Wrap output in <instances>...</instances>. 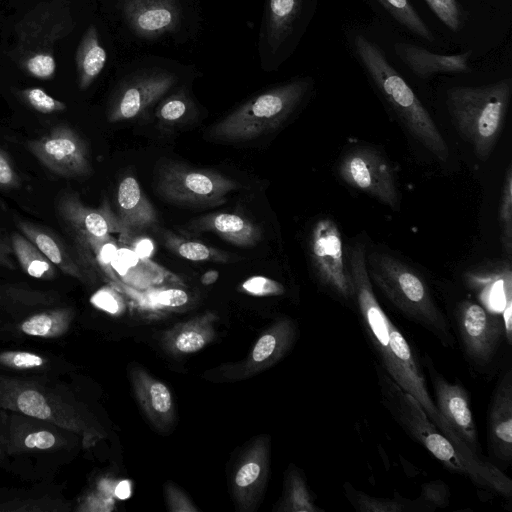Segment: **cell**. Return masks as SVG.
Here are the masks:
<instances>
[{
    "label": "cell",
    "mask_w": 512,
    "mask_h": 512,
    "mask_svg": "<svg viewBox=\"0 0 512 512\" xmlns=\"http://www.w3.org/2000/svg\"><path fill=\"white\" fill-rule=\"evenodd\" d=\"M366 265L372 284L403 316L431 333L444 347H454L451 325L414 268L382 252L369 254Z\"/></svg>",
    "instance_id": "277c9868"
},
{
    "label": "cell",
    "mask_w": 512,
    "mask_h": 512,
    "mask_svg": "<svg viewBox=\"0 0 512 512\" xmlns=\"http://www.w3.org/2000/svg\"><path fill=\"white\" fill-rule=\"evenodd\" d=\"M218 277L219 272L217 270H209L201 276V283L203 285L214 284L217 281Z\"/></svg>",
    "instance_id": "816d5d0a"
},
{
    "label": "cell",
    "mask_w": 512,
    "mask_h": 512,
    "mask_svg": "<svg viewBox=\"0 0 512 512\" xmlns=\"http://www.w3.org/2000/svg\"><path fill=\"white\" fill-rule=\"evenodd\" d=\"M12 248L0 239V266L8 269H15V264L11 258Z\"/></svg>",
    "instance_id": "681fc988"
},
{
    "label": "cell",
    "mask_w": 512,
    "mask_h": 512,
    "mask_svg": "<svg viewBox=\"0 0 512 512\" xmlns=\"http://www.w3.org/2000/svg\"><path fill=\"white\" fill-rule=\"evenodd\" d=\"M465 282L489 311L499 314L505 324L507 342L512 343V272L505 261L488 262L465 274Z\"/></svg>",
    "instance_id": "2e32d148"
},
{
    "label": "cell",
    "mask_w": 512,
    "mask_h": 512,
    "mask_svg": "<svg viewBox=\"0 0 512 512\" xmlns=\"http://www.w3.org/2000/svg\"><path fill=\"white\" fill-rule=\"evenodd\" d=\"M112 269L125 283L146 286L159 282L165 270L149 259L139 257L131 247H118Z\"/></svg>",
    "instance_id": "603a6c76"
},
{
    "label": "cell",
    "mask_w": 512,
    "mask_h": 512,
    "mask_svg": "<svg viewBox=\"0 0 512 512\" xmlns=\"http://www.w3.org/2000/svg\"><path fill=\"white\" fill-rule=\"evenodd\" d=\"M246 292L256 296H271L284 293V287L277 281L264 276H252L242 283Z\"/></svg>",
    "instance_id": "f35d334b"
},
{
    "label": "cell",
    "mask_w": 512,
    "mask_h": 512,
    "mask_svg": "<svg viewBox=\"0 0 512 512\" xmlns=\"http://www.w3.org/2000/svg\"><path fill=\"white\" fill-rule=\"evenodd\" d=\"M423 362L432 382L437 410L466 447L476 456L483 457L468 391L459 381H448L428 354Z\"/></svg>",
    "instance_id": "4fadbf2b"
},
{
    "label": "cell",
    "mask_w": 512,
    "mask_h": 512,
    "mask_svg": "<svg viewBox=\"0 0 512 512\" xmlns=\"http://www.w3.org/2000/svg\"><path fill=\"white\" fill-rule=\"evenodd\" d=\"M511 94V78L482 86H456L447 91L446 103L455 127L482 161L496 144Z\"/></svg>",
    "instance_id": "5b68a950"
},
{
    "label": "cell",
    "mask_w": 512,
    "mask_h": 512,
    "mask_svg": "<svg viewBox=\"0 0 512 512\" xmlns=\"http://www.w3.org/2000/svg\"><path fill=\"white\" fill-rule=\"evenodd\" d=\"M144 400L150 411L155 414L164 415L172 408V397L169 389L158 381H150L147 384Z\"/></svg>",
    "instance_id": "8d00e7d4"
},
{
    "label": "cell",
    "mask_w": 512,
    "mask_h": 512,
    "mask_svg": "<svg viewBox=\"0 0 512 512\" xmlns=\"http://www.w3.org/2000/svg\"><path fill=\"white\" fill-rule=\"evenodd\" d=\"M11 246L22 270L29 276L37 279L55 277L56 266L22 233H13Z\"/></svg>",
    "instance_id": "4316f807"
},
{
    "label": "cell",
    "mask_w": 512,
    "mask_h": 512,
    "mask_svg": "<svg viewBox=\"0 0 512 512\" xmlns=\"http://www.w3.org/2000/svg\"><path fill=\"white\" fill-rule=\"evenodd\" d=\"M499 223L501 226V241L505 253L510 259L512 256V168L508 166L503 182L500 206Z\"/></svg>",
    "instance_id": "4dcf8cb0"
},
{
    "label": "cell",
    "mask_w": 512,
    "mask_h": 512,
    "mask_svg": "<svg viewBox=\"0 0 512 512\" xmlns=\"http://www.w3.org/2000/svg\"><path fill=\"white\" fill-rule=\"evenodd\" d=\"M344 494L351 506L359 512H426L417 500L396 495L393 498L375 497L344 484Z\"/></svg>",
    "instance_id": "484cf974"
},
{
    "label": "cell",
    "mask_w": 512,
    "mask_h": 512,
    "mask_svg": "<svg viewBox=\"0 0 512 512\" xmlns=\"http://www.w3.org/2000/svg\"><path fill=\"white\" fill-rule=\"evenodd\" d=\"M352 42L362 67L401 123L435 158L445 162L449 157L448 146L411 87L376 43L362 34H356Z\"/></svg>",
    "instance_id": "3957f363"
},
{
    "label": "cell",
    "mask_w": 512,
    "mask_h": 512,
    "mask_svg": "<svg viewBox=\"0 0 512 512\" xmlns=\"http://www.w3.org/2000/svg\"><path fill=\"white\" fill-rule=\"evenodd\" d=\"M261 467L257 462H247L241 466L235 476V485L238 488H247L251 486L259 477Z\"/></svg>",
    "instance_id": "f6af8a7d"
},
{
    "label": "cell",
    "mask_w": 512,
    "mask_h": 512,
    "mask_svg": "<svg viewBox=\"0 0 512 512\" xmlns=\"http://www.w3.org/2000/svg\"><path fill=\"white\" fill-rule=\"evenodd\" d=\"M375 372L384 406L414 441L451 472L468 477L482 489L511 498L512 480L503 470L484 457L462 452L435 426L418 401L396 384L378 362Z\"/></svg>",
    "instance_id": "7a4b0ae2"
},
{
    "label": "cell",
    "mask_w": 512,
    "mask_h": 512,
    "mask_svg": "<svg viewBox=\"0 0 512 512\" xmlns=\"http://www.w3.org/2000/svg\"><path fill=\"white\" fill-rule=\"evenodd\" d=\"M30 152L49 170L63 177H83L92 172L84 139L71 127L59 125L28 142Z\"/></svg>",
    "instance_id": "5bb4252c"
},
{
    "label": "cell",
    "mask_w": 512,
    "mask_h": 512,
    "mask_svg": "<svg viewBox=\"0 0 512 512\" xmlns=\"http://www.w3.org/2000/svg\"><path fill=\"white\" fill-rule=\"evenodd\" d=\"M17 95L26 105L43 114L63 112L67 109L64 102L53 98L38 87L21 89Z\"/></svg>",
    "instance_id": "d6a6232c"
},
{
    "label": "cell",
    "mask_w": 512,
    "mask_h": 512,
    "mask_svg": "<svg viewBox=\"0 0 512 512\" xmlns=\"http://www.w3.org/2000/svg\"><path fill=\"white\" fill-rule=\"evenodd\" d=\"M55 443L56 437L50 431L46 430L30 433L24 438V445L31 449L37 448L45 450L53 447Z\"/></svg>",
    "instance_id": "bcb514c9"
},
{
    "label": "cell",
    "mask_w": 512,
    "mask_h": 512,
    "mask_svg": "<svg viewBox=\"0 0 512 512\" xmlns=\"http://www.w3.org/2000/svg\"><path fill=\"white\" fill-rule=\"evenodd\" d=\"M121 9L131 30L147 39L175 31L181 18L177 0H121Z\"/></svg>",
    "instance_id": "ac0fdd59"
},
{
    "label": "cell",
    "mask_w": 512,
    "mask_h": 512,
    "mask_svg": "<svg viewBox=\"0 0 512 512\" xmlns=\"http://www.w3.org/2000/svg\"><path fill=\"white\" fill-rule=\"evenodd\" d=\"M310 78L296 79L250 99L211 130L217 139L236 142L257 138L279 128L303 101Z\"/></svg>",
    "instance_id": "52a82bcc"
},
{
    "label": "cell",
    "mask_w": 512,
    "mask_h": 512,
    "mask_svg": "<svg viewBox=\"0 0 512 512\" xmlns=\"http://www.w3.org/2000/svg\"><path fill=\"white\" fill-rule=\"evenodd\" d=\"M117 219L122 236L151 227L157 222V213L133 176L121 179L116 194Z\"/></svg>",
    "instance_id": "ffe728a7"
},
{
    "label": "cell",
    "mask_w": 512,
    "mask_h": 512,
    "mask_svg": "<svg viewBox=\"0 0 512 512\" xmlns=\"http://www.w3.org/2000/svg\"><path fill=\"white\" fill-rule=\"evenodd\" d=\"M192 229L214 232L226 241L241 247L254 246L262 238L261 229L249 219L227 212L203 216L193 222Z\"/></svg>",
    "instance_id": "44dd1931"
},
{
    "label": "cell",
    "mask_w": 512,
    "mask_h": 512,
    "mask_svg": "<svg viewBox=\"0 0 512 512\" xmlns=\"http://www.w3.org/2000/svg\"><path fill=\"white\" fill-rule=\"evenodd\" d=\"M394 50L402 62L418 77L427 79L437 74L469 73L471 52L442 55L430 52L420 46L397 42Z\"/></svg>",
    "instance_id": "d6986e66"
},
{
    "label": "cell",
    "mask_w": 512,
    "mask_h": 512,
    "mask_svg": "<svg viewBox=\"0 0 512 512\" xmlns=\"http://www.w3.org/2000/svg\"><path fill=\"white\" fill-rule=\"evenodd\" d=\"M157 188L164 199L180 205L215 206L239 188L234 180L212 170L169 164L159 173Z\"/></svg>",
    "instance_id": "9c48e42d"
},
{
    "label": "cell",
    "mask_w": 512,
    "mask_h": 512,
    "mask_svg": "<svg viewBox=\"0 0 512 512\" xmlns=\"http://www.w3.org/2000/svg\"><path fill=\"white\" fill-rule=\"evenodd\" d=\"M0 359L2 362L19 369L39 367L44 363L40 356L29 352L6 353Z\"/></svg>",
    "instance_id": "b9f144b4"
},
{
    "label": "cell",
    "mask_w": 512,
    "mask_h": 512,
    "mask_svg": "<svg viewBox=\"0 0 512 512\" xmlns=\"http://www.w3.org/2000/svg\"><path fill=\"white\" fill-rule=\"evenodd\" d=\"M131 249L139 257L149 259L154 251V243L149 238H140L132 244Z\"/></svg>",
    "instance_id": "c3c4849f"
},
{
    "label": "cell",
    "mask_w": 512,
    "mask_h": 512,
    "mask_svg": "<svg viewBox=\"0 0 512 512\" xmlns=\"http://www.w3.org/2000/svg\"><path fill=\"white\" fill-rule=\"evenodd\" d=\"M434 14L452 31L462 27V13L457 0H425Z\"/></svg>",
    "instance_id": "74e56055"
},
{
    "label": "cell",
    "mask_w": 512,
    "mask_h": 512,
    "mask_svg": "<svg viewBox=\"0 0 512 512\" xmlns=\"http://www.w3.org/2000/svg\"><path fill=\"white\" fill-rule=\"evenodd\" d=\"M118 246L113 238L102 243L94 252L96 264L111 278L116 279L112 269V261L116 255Z\"/></svg>",
    "instance_id": "ab89813d"
},
{
    "label": "cell",
    "mask_w": 512,
    "mask_h": 512,
    "mask_svg": "<svg viewBox=\"0 0 512 512\" xmlns=\"http://www.w3.org/2000/svg\"><path fill=\"white\" fill-rule=\"evenodd\" d=\"M158 304L168 307H180L188 302V294L181 289L171 288L161 290L154 294Z\"/></svg>",
    "instance_id": "7bdbcfd3"
},
{
    "label": "cell",
    "mask_w": 512,
    "mask_h": 512,
    "mask_svg": "<svg viewBox=\"0 0 512 512\" xmlns=\"http://www.w3.org/2000/svg\"><path fill=\"white\" fill-rule=\"evenodd\" d=\"M70 4L71 0L38 3L16 23L8 56L28 75L41 80L55 76L56 43L75 27Z\"/></svg>",
    "instance_id": "8992f818"
},
{
    "label": "cell",
    "mask_w": 512,
    "mask_h": 512,
    "mask_svg": "<svg viewBox=\"0 0 512 512\" xmlns=\"http://www.w3.org/2000/svg\"><path fill=\"white\" fill-rule=\"evenodd\" d=\"M205 345L204 337L195 331L181 333L176 339V347L184 353L196 352Z\"/></svg>",
    "instance_id": "ee69618b"
},
{
    "label": "cell",
    "mask_w": 512,
    "mask_h": 512,
    "mask_svg": "<svg viewBox=\"0 0 512 512\" xmlns=\"http://www.w3.org/2000/svg\"><path fill=\"white\" fill-rule=\"evenodd\" d=\"M17 226L56 267L72 277L82 278L77 261L55 234L44 227L23 220L17 221Z\"/></svg>",
    "instance_id": "7402d4cb"
},
{
    "label": "cell",
    "mask_w": 512,
    "mask_h": 512,
    "mask_svg": "<svg viewBox=\"0 0 512 512\" xmlns=\"http://www.w3.org/2000/svg\"><path fill=\"white\" fill-rule=\"evenodd\" d=\"M165 245L172 252L189 261L228 262L230 259V256L224 251L171 233L165 235Z\"/></svg>",
    "instance_id": "83f0119b"
},
{
    "label": "cell",
    "mask_w": 512,
    "mask_h": 512,
    "mask_svg": "<svg viewBox=\"0 0 512 512\" xmlns=\"http://www.w3.org/2000/svg\"><path fill=\"white\" fill-rule=\"evenodd\" d=\"M309 252L319 282L339 300L354 304V288L340 230L330 218L313 226Z\"/></svg>",
    "instance_id": "30bf717a"
},
{
    "label": "cell",
    "mask_w": 512,
    "mask_h": 512,
    "mask_svg": "<svg viewBox=\"0 0 512 512\" xmlns=\"http://www.w3.org/2000/svg\"><path fill=\"white\" fill-rule=\"evenodd\" d=\"M417 500L425 508L426 512L445 508L450 502V490L442 480H432L421 485V491Z\"/></svg>",
    "instance_id": "e575fe53"
},
{
    "label": "cell",
    "mask_w": 512,
    "mask_h": 512,
    "mask_svg": "<svg viewBox=\"0 0 512 512\" xmlns=\"http://www.w3.org/2000/svg\"><path fill=\"white\" fill-rule=\"evenodd\" d=\"M487 445L492 463L503 470L512 459V369L500 374L487 416Z\"/></svg>",
    "instance_id": "e0dca14e"
},
{
    "label": "cell",
    "mask_w": 512,
    "mask_h": 512,
    "mask_svg": "<svg viewBox=\"0 0 512 512\" xmlns=\"http://www.w3.org/2000/svg\"><path fill=\"white\" fill-rule=\"evenodd\" d=\"M57 212L84 259H92L93 252L113 233L122 234L117 216L106 201L99 208H91L77 194L65 193L58 200Z\"/></svg>",
    "instance_id": "8fae6325"
},
{
    "label": "cell",
    "mask_w": 512,
    "mask_h": 512,
    "mask_svg": "<svg viewBox=\"0 0 512 512\" xmlns=\"http://www.w3.org/2000/svg\"><path fill=\"white\" fill-rule=\"evenodd\" d=\"M13 405L17 410L25 415L32 416L41 420H47L62 423L57 416L59 414L54 410L52 403L41 392L34 389H23L13 396Z\"/></svg>",
    "instance_id": "f546056e"
},
{
    "label": "cell",
    "mask_w": 512,
    "mask_h": 512,
    "mask_svg": "<svg viewBox=\"0 0 512 512\" xmlns=\"http://www.w3.org/2000/svg\"><path fill=\"white\" fill-rule=\"evenodd\" d=\"M115 493L119 499H127L131 494L129 482L126 480L120 482L116 487Z\"/></svg>",
    "instance_id": "f907efd6"
},
{
    "label": "cell",
    "mask_w": 512,
    "mask_h": 512,
    "mask_svg": "<svg viewBox=\"0 0 512 512\" xmlns=\"http://www.w3.org/2000/svg\"><path fill=\"white\" fill-rule=\"evenodd\" d=\"M64 311L41 313L24 321L21 330L31 336H49L56 333L60 324H64Z\"/></svg>",
    "instance_id": "836d02e7"
},
{
    "label": "cell",
    "mask_w": 512,
    "mask_h": 512,
    "mask_svg": "<svg viewBox=\"0 0 512 512\" xmlns=\"http://www.w3.org/2000/svg\"><path fill=\"white\" fill-rule=\"evenodd\" d=\"M347 259L354 288V305L378 363L396 384L418 401L429 419L449 440L462 452L474 455L437 410L416 353L379 304L367 271L364 245L356 243L350 247Z\"/></svg>",
    "instance_id": "6da1fadb"
},
{
    "label": "cell",
    "mask_w": 512,
    "mask_h": 512,
    "mask_svg": "<svg viewBox=\"0 0 512 512\" xmlns=\"http://www.w3.org/2000/svg\"><path fill=\"white\" fill-rule=\"evenodd\" d=\"M288 506L289 509L295 511H323L315 505L305 481L296 473L292 474L290 477Z\"/></svg>",
    "instance_id": "d590c367"
},
{
    "label": "cell",
    "mask_w": 512,
    "mask_h": 512,
    "mask_svg": "<svg viewBox=\"0 0 512 512\" xmlns=\"http://www.w3.org/2000/svg\"><path fill=\"white\" fill-rule=\"evenodd\" d=\"M383 8L411 33L431 42L434 36L409 0H377Z\"/></svg>",
    "instance_id": "f1b7e54d"
},
{
    "label": "cell",
    "mask_w": 512,
    "mask_h": 512,
    "mask_svg": "<svg viewBox=\"0 0 512 512\" xmlns=\"http://www.w3.org/2000/svg\"><path fill=\"white\" fill-rule=\"evenodd\" d=\"M91 302L110 313H116L119 309L117 296L108 288L97 291L91 298Z\"/></svg>",
    "instance_id": "7dc6e473"
},
{
    "label": "cell",
    "mask_w": 512,
    "mask_h": 512,
    "mask_svg": "<svg viewBox=\"0 0 512 512\" xmlns=\"http://www.w3.org/2000/svg\"><path fill=\"white\" fill-rule=\"evenodd\" d=\"M176 82L173 73L154 70L137 74L125 81L114 95L109 111L111 123L140 117L161 99Z\"/></svg>",
    "instance_id": "9a60e30c"
},
{
    "label": "cell",
    "mask_w": 512,
    "mask_h": 512,
    "mask_svg": "<svg viewBox=\"0 0 512 512\" xmlns=\"http://www.w3.org/2000/svg\"><path fill=\"white\" fill-rule=\"evenodd\" d=\"M453 316L456 334L470 365L478 370L488 368L502 342H507L502 316L470 299L460 301Z\"/></svg>",
    "instance_id": "ba28073f"
},
{
    "label": "cell",
    "mask_w": 512,
    "mask_h": 512,
    "mask_svg": "<svg viewBox=\"0 0 512 512\" xmlns=\"http://www.w3.org/2000/svg\"><path fill=\"white\" fill-rule=\"evenodd\" d=\"M107 61V53L101 45L97 28L90 25L76 51L75 62L78 86L86 90L100 75Z\"/></svg>",
    "instance_id": "cb8c5ba5"
},
{
    "label": "cell",
    "mask_w": 512,
    "mask_h": 512,
    "mask_svg": "<svg viewBox=\"0 0 512 512\" xmlns=\"http://www.w3.org/2000/svg\"><path fill=\"white\" fill-rule=\"evenodd\" d=\"M192 103L183 92H177L165 98L157 107L156 116L165 124H174L183 120L190 111Z\"/></svg>",
    "instance_id": "1f68e13d"
},
{
    "label": "cell",
    "mask_w": 512,
    "mask_h": 512,
    "mask_svg": "<svg viewBox=\"0 0 512 512\" xmlns=\"http://www.w3.org/2000/svg\"><path fill=\"white\" fill-rule=\"evenodd\" d=\"M20 184V177L9 155L0 148V189H13Z\"/></svg>",
    "instance_id": "60d3db41"
},
{
    "label": "cell",
    "mask_w": 512,
    "mask_h": 512,
    "mask_svg": "<svg viewBox=\"0 0 512 512\" xmlns=\"http://www.w3.org/2000/svg\"><path fill=\"white\" fill-rule=\"evenodd\" d=\"M338 170L349 186L391 208L398 206L399 195L393 169L378 150L367 146L353 148L342 157Z\"/></svg>",
    "instance_id": "7c38bea8"
},
{
    "label": "cell",
    "mask_w": 512,
    "mask_h": 512,
    "mask_svg": "<svg viewBox=\"0 0 512 512\" xmlns=\"http://www.w3.org/2000/svg\"><path fill=\"white\" fill-rule=\"evenodd\" d=\"M304 0H269L267 43L276 52L288 39L303 9Z\"/></svg>",
    "instance_id": "d4e9b609"
}]
</instances>
